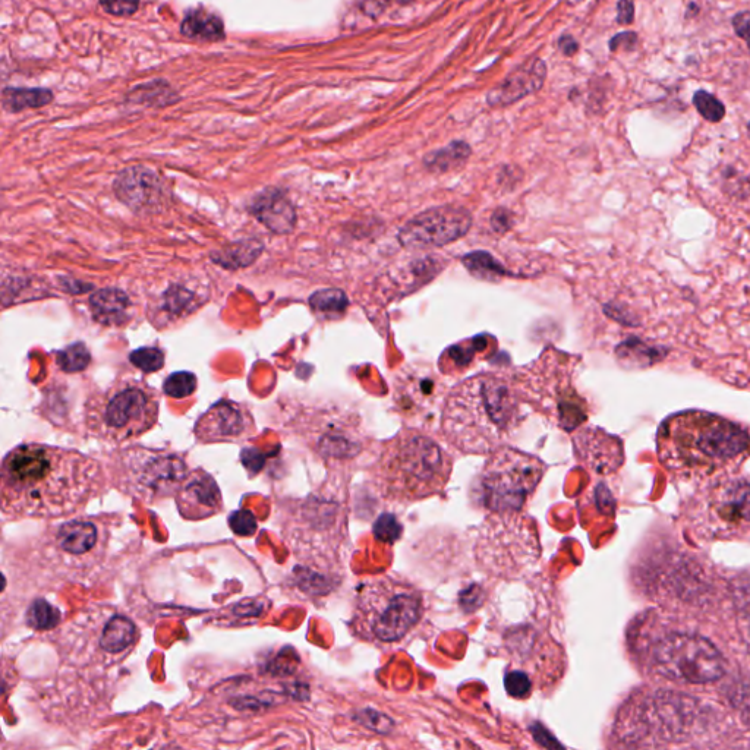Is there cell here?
Here are the masks:
<instances>
[{
  "instance_id": "38",
  "label": "cell",
  "mask_w": 750,
  "mask_h": 750,
  "mask_svg": "<svg viewBox=\"0 0 750 750\" xmlns=\"http://www.w3.org/2000/svg\"><path fill=\"white\" fill-rule=\"evenodd\" d=\"M100 5L107 14L116 17H128L137 12L140 0H100Z\"/></svg>"
},
{
  "instance_id": "30",
  "label": "cell",
  "mask_w": 750,
  "mask_h": 750,
  "mask_svg": "<svg viewBox=\"0 0 750 750\" xmlns=\"http://www.w3.org/2000/svg\"><path fill=\"white\" fill-rule=\"evenodd\" d=\"M660 349L649 348L645 343L639 342L636 339L627 340L617 348V356L622 361L629 362V364L639 365V367H648V365L654 364L658 359H663L664 355H658Z\"/></svg>"
},
{
  "instance_id": "6",
  "label": "cell",
  "mask_w": 750,
  "mask_h": 750,
  "mask_svg": "<svg viewBox=\"0 0 750 750\" xmlns=\"http://www.w3.org/2000/svg\"><path fill=\"white\" fill-rule=\"evenodd\" d=\"M159 419V397L140 381L115 384L106 395L88 405L87 428L91 436L121 444L150 431Z\"/></svg>"
},
{
  "instance_id": "39",
  "label": "cell",
  "mask_w": 750,
  "mask_h": 750,
  "mask_svg": "<svg viewBox=\"0 0 750 750\" xmlns=\"http://www.w3.org/2000/svg\"><path fill=\"white\" fill-rule=\"evenodd\" d=\"M731 24H733L734 33H736L740 39L745 40L750 50V11H743L734 15Z\"/></svg>"
},
{
  "instance_id": "34",
  "label": "cell",
  "mask_w": 750,
  "mask_h": 750,
  "mask_svg": "<svg viewBox=\"0 0 750 750\" xmlns=\"http://www.w3.org/2000/svg\"><path fill=\"white\" fill-rule=\"evenodd\" d=\"M163 390L167 396L184 399L197 390V377L188 371L169 375L163 384Z\"/></svg>"
},
{
  "instance_id": "29",
  "label": "cell",
  "mask_w": 750,
  "mask_h": 750,
  "mask_svg": "<svg viewBox=\"0 0 750 750\" xmlns=\"http://www.w3.org/2000/svg\"><path fill=\"white\" fill-rule=\"evenodd\" d=\"M59 622H61V611L44 600L33 601L25 614L27 626L39 632L53 629L59 625Z\"/></svg>"
},
{
  "instance_id": "23",
  "label": "cell",
  "mask_w": 750,
  "mask_h": 750,
  "mask_svg": "<svg viewBox=\"0 0 750 750\" xmlns=\"http://www.w3.org/2000/svg\"><path fill=\"white\" fill-rule=\"evenodd\" d=\"M254 213L273 232L288 233L295 228V209L279 192L261 195L254 204Z\"/></svg>"
},
{
  "instance_id": "15",
  "label": "cell",
  "mask_w": 750,
  "mask_h": 750,
  "mask_svg": "<svg viewBox=\"0 0 750 750\" xmlns=\"http://www.w3.org/2000/svg\"><path fill=\"white\" fill-rule=\"evenodd\" d=\"M255 431L254 418L247 406L220 400L198 418L195 437L200 443H233L245 440Z\"/></svg>"
},
{
  "instance_id": "24",
  "label": "cell",
  "mask_w": 750,
  "mask_h": 750,
  "mask_svg": "<svg viewBox=\"0 0 750 750\" xmlns=\"http://www.w3.org/2000/svg\"><path fill=\"white\" fill-rule=\"evenodd\" d=\"M90 307L94 318L103 324H121L128 318L131 307L128 295L119 289H102L94 292L90 298Z\"/></svg>"
},
{
  "instance_id": "8",
  "label": "cell",
  "mask_w": 750,
  "mask_h": 750,
  "mask_svg": "<svg viewBox=\"0 0 750 750\" xmlns=\"http://www.w3.org/2000/svg\"><path fill=\"white\" fill-rule=\"evenodd\" d=\"M547 472L537 456L501 446L488 455L478 477L481 506L490 513L522 512Z\"/></svg>"
},
{
  "instance_id": "18",
  "label": "cell",
  "mask_w": 750,
  "mask_h": 750,
  "mask_svg": "<svg viewBox=\"0 0 750 750\" xmlns=\"http://www.w3.org/2000/svg\"><path fill=\"white\" fill-rule=\"evenodd\" d=\"M579 462L598 474L614 471L620 460V444L617 438L608 436L598 428H585L573 438Z\"/></svg>"
},
{
  "instance_id": "7",
  "label": "cell",
  "mask_w": 750,
  "mask_h": 750,
  "mask_svg": "<svg viewBox=\"0 0 750 750\" xmlns=\"http://www.w3.org/2000/svg\"><path fill=\"white\" fill-rule=\"evenodd\" d=\"M475 554L485 572L516 578L540 559L537 528L521 512L490 513L478 532Z\"/></svg>"
},
{
  "instance_id": "27",
  "label": "cell",
  "mask_w": 750,
  "mask_h": 750,
  "mask_svg": "<svg viewBox=\"0 0 750 750\" xmlns=\"http://www.w3.org/2000/svg\"><path fill=\"white\" fill-rule=\"evenodd\" d=\"M52 100V91L46 88H6L3 91V105L14 113L49 105Z\"/></svg>"
},
{
  "instance_id": "41",
  "label": "cell",
  "mask_w": 750,
  "mask_h": 750,
  "mask_svg": "<svg viewBox=\"0 0 750 750\" xmlns=\"http://www.w3.org/2000/svg\"><path fill=\"white\" fill-rule=\"evenodd\" d=\"M638 43V36L635 33L617 34L610 42V49L617 52L620 49L633 50Z\"/></svg>"
},
{
  "instance_id": "3",
  "label": "cell",
  "mask_w": 750,
  "mask_h": 750,
  "mask_svg": "<svg viewBox=\"0 0 750 750\" xmlns=\"http://www.w3.org/2000/svg\"><path fill=\"white\" fill-rule=\"evenodd\" d=\"M522 397L510 381L478 374L452 390L441 414V430L450 444L468 455H490L522 419Z\"/></svg>"
},
{
  "instance_id": "2",
  "label": "cell",
  "mask_w": 750,
  "mask_h": 750,
  "mask_svg": "<svg viewBox=\"0 0 750 750\" xmlns=\"http://www.w3.org/2000/svg\"><path fill=\"white\" fill-rule=\"evenodd\" d=\"M749 450L748 431L711 412L671 415L657 434L658 458L683 480H705L737 468Z\"/></svg>"
},
{
  "instance_id": "17",
  "label": "cell",
  "mask_w": 750,
  "mask_h": 750,
  "mask_svg": "<svg viewBox=\"0 0 750 750\" xmlns=\"http://www.w3.org/2000/svg\"><path fill=\"white\" fill-rule=\"evenodd\" d=\"M138 638V627L129 617L121 613L107 614L105 622L94 626V633L88 636V641H94L88 651L94 649V657H100L103 663H116L134 648Z\"/></svg>"
},
{
  "instance_id": "11",
  "label": "cell",
  "mask_w": 750,
  "mask_h": 750,
  "mask_svg": "<svg viewBox=\"0 0 750 750\" xmlns=\"http://www.w3.org/2000/svg\"><path fill=\"white\" fill-rule=\"evenodd\" d=\"M655 670L673 682L704 685L726 674V660L708 639L690 633H671L654 649Z\"/></svg>"
},
{
  "instance_id": "5",
  "label": "cell",
  "mask_w": 750,
  "mask_h": 750,
  "mask_svg": "<svg viewBox=\"0 0 750 750\" xmlns=\"http://www.w3.org/2000/svg\"><path fill=\"white\" fill-rule=\"evenodd\" d=\"M427 611L424 592L400 579H367L356 589L352 635L373 645L396 644L415 629Z\"/></svg>"
},
{
  "instance_id": "31",
  "label": "cell",
  "mask_w": 750,
  "mask_h": 750,
  "mask_svg": "<svg viewBox=\"0 0 750 750\" xmlns=\"http://www.w3.org/2000/svg\"><path fill=\"white\" fill-rule=\"evenodd\" d=\"M466 269L471 271L474 276L480 277V279L490 280L497 279V277L506 274V270L503 269L500 263H497L490 254L487 252H474V254L466 255L463 258Z\"/></svg>"
},
{
  "instance_id": "19",
  "label": "cell",
  "mask_w": 750,
  "mask_h": 750,
  "mask_svg": "<svg viewBox=\"0 0 750 750\" xmlns=\"http://www.w3.org/2000/svg\"><path fill=\"white\" fill-rule=\"evenodd\" d=\"M547 77V65L541 59H531L509 75L488 93L491 106L513 105L523 97L537 93Z\"/></svg>"
},
{
  "instance_id": "16",
  "label": "cell",
  "mask_w": 750,
  "mask_h": 750,
  "mask_svg": "<svg viewBox=\"0 0 750 750\" xmlns=\"http://www.w3.org/2000/svg\"><path fill=\"white\" fill-rule=\"evenodd\" d=\"M175 501L179 515L185 521H206L223 510L222 491L204 469L189 472L176 493Z\"/></svg>"
},
{
  "instance_id": "26",
  "label": "cell",
  "mask_w": 750,
  "mask_h": 750,
  "mask_svg": "<svg viewBox=\"0 0 750 750\" xmlns=\"http://www.w3.org/2000/svg\"><path fill=\"white\" fill-rule=\"evenodd\" d=\"M471 156V147L463 141H455L441 150L433 151L424 159V165L431 172L446 173L465 165Z\"/></svg>"
},
{
  "instance_id": "42",
  "label": "cell",
  "mask_w": 750,
  "mask_h": 750,
  "mask_svg": "<svg viewBox=\"0 0 750 750\" xmlns=\"http://www.w3.org/2000/svg\"><path fill=\"white\" fill-rule=\"evenodd\" d=\"M510 220H512V213H509L507 210H497L496 213H494L491 223H493L494 230H497V232H504V230H509L510 226H512Z\"/></svg>"
},
{
  "instance_id": "25",
  "label": "cell",
  "mask_w": 750,
  "mask_h": 750,
  "mask_svg": "<svg viewBox=\"0 0 750 750\" xmlns=\"http://www.w3.org/2000/svg\"><path fill=\"white\" fill-rule=\"evenodd\" d=\"M181 31L188 39L200 40V42H220L225 39L222 21L209 12H189L182 21Z\"/></svg>"
},
{
  "instance_id": "21",
  "label": "cell",
  "mask_w": 750,
  "mask_h": 750,
  "mask_svg": "<svg viewBox=\"0 0 750 750\" xmlns=\"http://www.w3.org/2000/svg\"><path fill=\"white\" fill-rule=\"evenodd\" d=\"M365 443L358 428L345 422L327 424L314 440V449L321 458L346 462L361 455Z\"/></svg>"
},
{
  "instance_id": "43",
  "label": "cell",
  "mask_w": 750,
  "mask_h": 750,
  "mask_svg": "<svg viewBox=\"0 0 750 750\" xmlns=\"http://www.w3.org/2000/svg\"><path fill=\"white\" fill-rule=\"evenodd\" d=\"M560 49L563 50L564 55L572 56L575 55L576 52H578V43H576V40L573 39V37L570 36H564L562 40H560Z\"/></svg>"
},
{
  "instance_id": "10",
  "label": "cell",
  "mask_w": 750,
  "mask_h": 750,
  "mask_svg": "<svg viewBox=\"0 0 750 750\" xmlns=\"http://www.w3.org/2000/svg\"><path fill=\"white\" fill-rule=\"evenodd\" d=\"M299 516L296 553L320 569H337L348 541L346 504L330 497H310L301 504Z\"/></svg>"
},
{
  "instance_id": "36",
  "label": "cell",
  "mask_w": 750,
  "mask_h": 750,
  "mask_svg": "<svg viewBox=\"0 0 750 750\" xmlns=\"http://www.w3.org/2000/svg\"><path fill=\"white\" fill-rule=\"evenodd\" d=\"M504 688L512 698L526 699L531 695L534 683H532L531 676L522 668H519V670L513 668V670L507 671L506 676H504Z\"/></svg>"
},
{
  "instance_id": "20",
  "label": "cell",
  "mask_w": 750,
  "mask_h": 750,
  "mask_svg": "<svg viewBox=\"0 0 750 750\" xmlns=\"http://www.w3.org/2000/svg\"><path fill=\"white\" fill-rule=\"evenodd\" d=\"M116 195L132 209L150 207L162 198V182L153 170L131 167L116 178Z\"/></svg>"
},
{
  "instance_id": "13",
  "label": "cell",
  "mask_w": 750,
  "mask_h": 750,
  "mask_svg": "<svg viewBox=\"0 0 750 750\" xmlns=\"http://www.w3.org/2000/svg\"><path fill=\"white\" fill-rule=\"evenodd\" d=\"M471 226L468 210L456 206L434 207L409 220L400 229L399 241L409 250H431L458 241Z\"/></svg>"
},
{
  "instance_id": "22",
  "label": "cell",
  "mask_w": 750,
  "mask_h": 750,
  "mask_svg": "<svg viewBox=\"0 0 750 750\" xmlns=\"http://www.w3.org/2000/svg\"><path fill=\"white\" fill-rule=\"evenodd\" d=\"M200 307V296L187 286L170 285L150 304V320L165 327L194 313Z\"/></svg>"
},
{
  "instance_id": "1",
  "label": "cell",
  "mask_w": 750,
  "mask_h": 750,
  "mask_svg": "<svg viewBox=\"0 0 750 750\" xmlns=\"http://www.w3.org/2000/svg\"><path fill=\"white\" fill-rule=\"evenodd\" d=\"M105 488L102 465L77 450L20 444L0 466V509L8 521L68 518Z\"/></svg>"
},
{
  "instance_id": "33",
  "label": "cell",
  "mask_w": 750,
  "mask_h": 750,
  "mask_svg": "<svg viewBox=\"0 0 750 750\" xmlns=\"http://www.w3.org/2000/svg\"><path fill=\"white\" fill-rule=\"evenodd\" d=\"M693 105H695L699 115L705 121L712 122V124L723 121L724 116H726V106L714 94L708 93V91H696L693 94Z\"/></svg>"
},
{
  "instance_id": "28",
  "label": "cell",
  "mask_w": 750,
  "mask_h": 750,
  "mask_svg": "<svg viewBox=\"0 0 750 750\" xmlns=\"http://www.w3.org/2000/svg\"><path fill=\"white\" fill-rule=\"evenodd\" d=\"M311 308L315 313L329 315H342L348 310L349 299L346 293L340 289H323L313 293L310 298Z\"/></svg>"
},
{
  "instance_id": "9",
  "label": "cell",
  "mask_w": 750,
  "mask_h": 750,
  "mask_svg": "<svg viewBox=\"0 0 750 750\" xmlns=\"http://www.w3.org/2000/svg\"><path fill=\"white\" fill-rule=\"evenodd\" d=\"M189 472L178 453L134 447L116 456L113 480L126 496L156 504L175 497Z\"/></svg>"
},
{
  "instance_id": "37",
  "label": "cell",
  "mask_w": 750,
  "mask_h": 750,
  "mask_svg": "<svg viewBox=\"0 0 750 750\" xmlns=\"http://www.w3.org/2000/svg\"><path fill=\"white\" fill-rule=\"evenodd\" d=\"M229 526L233 534L242 538L254 537L258 531V521L251 510L241 509L229 515Z\"/></svg>"
},
{
  "instance_id": "4",
  "label": "cell",
  "mask_w": 750,
  "mask_h": 750,
  "mask_svg": "<svg viewBox=\"0 0 750 750\" xmlns=\"http://www.w3.org/2000/svg\"><path fill=\"white\" fill-rule=\"evenodd\" d=\"M452 471V458L436 440L405 430L383 444L370 482L384 501L414 503L443 493Z\"/></svg>"
},
{
  "instance_id": "35",
  "label": "cell",
  "mask_w": 750,
  "mask_h": 750,
  "mask_svg": "<svg viewBox=\"0 0 750 750\" xmlns=\"http://www.w3.org/2000/svg\"><path fill=\"white\" fill-rule=\"evenodd\" d=\"M129 361L144 373H156L165 365V355L160 349L148 346V348H140L132 352L129 355Z\"/></svg>"
},
{
  "instance_id": "12",
  "label": "cell",
  "mask_w": 750,
  "mask_h": 750,
  "mask_svg": "<svg viewBox=\"0 0 750 750\" xmlns=\"http://www.w3.org/2000/svg\"><path fill=\"white\" fill-rule=\"evenodd\" d=\"M106 528L90 519H74L56 526L47 535V562L61 563V575L87 572L106 550Z\"/></svg>"
},
{
  "instance_id": "14",
  "label": "cell",
  "mask_w": 750,
  "mask_h": 750,
  "mask_svg": "<svg viewBox=\"0 0 750 750\" xmlns=\"http://www.w3.org/2000/svg\"><path fill=\"white\" fill-rule=\"evenodd\" d=\"M707 515L715 535H733L750 528V481L731 478L715 485L707 500Z\"/></svg>"
},
{
  "instance_id": "40",
  "label": "cell",
  "mask_w": 750,
  "mask_h": 750,
  "mask_svg": "<svg viewBox=\"0 0 750 750\" xmlns=\"http://www.w3.org/2000/svg\"><path fill=\"white\" fill-rule=\"evenodd\" d=\"M635 20V0H619L617 3V22L622 25L632 24Z\"/></svg>"
},
{
  "instance_id": "44",
  "label": "cell",
  "mask_w": 750,
  "mask_h": 750,
  "mask_svg": "<svg viewBox=\"0 0 750 750\" xmlns=\"http://www.w3.org/2000/svg\"><path fill=\"white\" fill-rule=\"evenodd\" d=\"M748 132H749V137H750V122H749V125H748Z\"/></svg>"
},
{
  "instance_id": "32",
  "label": "cell",
  "mask_w": 750,
  "mask_h": 750,
  "mask_svg": "<svg viewBox=\"0 0 750 750\" xmlns=\"http://www.w3.org/2000/svg\"><path fill=\"white\" fill-rule=\"evenodd\" d=\"M91 355L84 343H74L58 354V365L65 373H80L90 364Z\"/></svg>"
}]
</instances>
